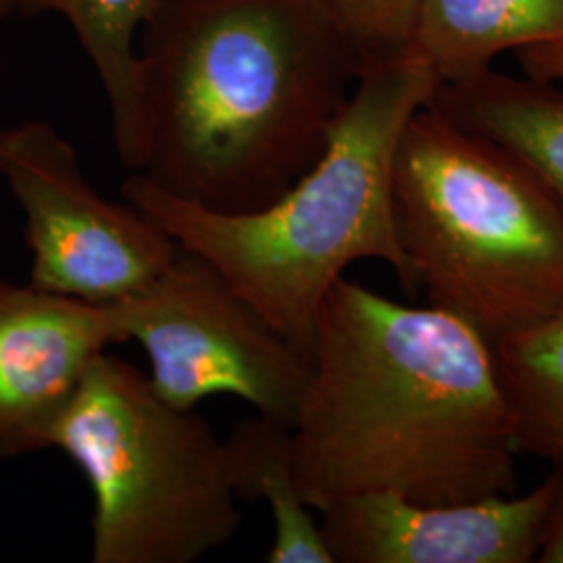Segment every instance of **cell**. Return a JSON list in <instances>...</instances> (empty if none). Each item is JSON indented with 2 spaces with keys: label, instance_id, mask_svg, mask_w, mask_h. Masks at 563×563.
I'll use <instances>...</instances> for the list:
<instances>
[{
  "label": "cell",
  "instance_id": "cell-18",
  "mask_svg": "<svg viewBox=\"0 0 563 563\" xmlns=\"http://www.w3.org/2000/svg\"><path fill=\"white\" fill-rule=\"evenodd\" d=\"M15 9V0H0V23Z\"/></svg>",
  "mask_w": 563,
  "mask_h": 563
},
{
  "label": "cell",
  "instance_id": "cell-4",
  "mask_svg": "<svg viewBox=\"0 0 563 563\" xmlns=\"http://www.w3.org/2000/svg\"><path fill=\"white\" fill-rule=\"evenodd\" d=\"M393 222L428 305L490 346L563 307V201L522 159L426 102L402 128Z\"/></svg>",
  "mask_w": 563,
  "mask_h": 563
},
{
  "label": "cell",
  "instance_id": "cell-2",
  "mask_svg": "<svg viewBox=\"0 0 563 563\" xmlns=\"http://www.w3.org/2000/svg\"><path fill=\"white\" fill-rule=\"evenodd\" d=\"M139 53L141 174L216 213L263 209L311 169L363 69L318 0H157Z\"/></svg>",
  "mask_w": 563,
  "mask_h": 563
},
{
  "label": "cell",
  "instance_id": "cell-15",
  "mask_svg": "<svg viewBox=\"0 0 563 563\" xmlns=\"http://www.w3.org/2000/svg\"><path fill=\"white\" fill-rule=\"evenodd\" d=\"M362 65L405 53L411 42L418 0H318Z\"/></svg>",
  "mask_w": 563,
  "mask_h": 563
},
{
  "label": "cell",
  "instance_id": "cell-5",
  "mask_svg": "<svg viewBox=\"0 0 563 563\" xmlns=\"http://www.w3.org/2000/svg\"><path fill=\"white\" fill-rule=\"evenodd\" d=\"M92 495V563H195L239 532L223 439L104 351L55 428Z\"/></svg>",
  "mask_w": 563,
  "mask_h": 563
},
{
  "label": "cell",
  "instance_id": "cell-14",
  "mask_svg": "<svg viewBox=\"0 0 563 563\" xmlns=\"http://www.w3.org/2000/svg\"><path fill=\"white\" fill-rule=\"evenodd\" d=\"M520 453L563 463V307L493 344Z\"/></svg>",
  "mask_w": 563,
  "mask_h": 563
},
{
  "label": "cell",
  "instance_id": "cell-9",
  "mask_svg": "<svg viewBox=\"0 0 563 563\" xmlns=\"http://www.w3.org/2000/svg\"><path fill=\"white\" fill-rule=\"evenodd\" d=\"M121 339L118 305L0 278V462L53 449L92 363Z\"/></svg>",
  "mask_w": 563,
  "mask_h": 563
},
{
  "label": "cell",
  "instance_id": "cell-1",
  "mask_svg": "<svg viewBox=\"0 0 563 563\" xmlns=\"http://www.w3.org/2000/svg\"><path fill=\"white\" fill-rule=\"evenodd\" d=\"M516 418L493 346L460 318L341 278L323 301L292 423L302 501L360 493L418 504L514 495Z\"/></svg>",
  "mask_w": 563,
  "mask_h": 563
},
{
  "label": "cell",
  "instance_id": "cell-12",
  "mask_svg": "<svg viewBox=\"0 0 563 563\" xmlns=\"http://www.w3.org/2000/svg\"><path fill=\"white\" fill-rule=\"evenodd\" d=\"M157 0H15L30 15L55 13L69 23L101 81L121 165L141 174L146 162L142 107V27Z\"/></svg>",
  "mask_w": 563,
  "mask_h": 563
},
{
  "label": "cell",
  "instance_id": "cell-8",
  "mask_svg": "<svg viewBox=\"0 0 563 563\" xmlns=\"http://www.w3.org/2000/svg\"><path fill=\"white\" fill-rule=\"evenodd\" d=\"M553 476L534 490L467 504H418L376 490L320 511L334 563L537 562Z\"/></svg>",
  "mask_w": 563,
  "mask_h": 563
},
{
  "label": "cell",
  "instance_id": "cell-13",
  "mask_svg": "<svg viewBox=\"0 0 563 563\" xmlns=\"http://www.w3.org/2000/svg\"><path fill=\"white\" fill-rule=\"evenodd\" d=\"M228 474L239 504L269 507L274 539L269 563H334L313 509L302 501L292 462V426L255 413L223 441Z\"/></svg>",
  "mask_w": 563,
  "mask_h": 563
},
{
  "label": "cell",
  "instance_id": "cell-7",
  "mask_svg": "<svg viewBox=\"0 0 563 563\" xmlns=\"http://www.w3.org/2000/svg\"><path fill=\"white\" fill-rule=\"evenodd\" d=\"M0 178L23 216L36 288L111 305L151 286L178 253L136 207L99 195L78 148L48 121L0 128Z\"/></svg>",
  "mask_w": 563,
  "mask_h": 563
},
{
  "label": "cell",
  "instance_id": "cell-17",
  "mask_svg": "<svg viewBox=\"0 0 563 563\" xmlns=\"http://www.w3.org/2000/svg\"><path fill=\"white\" fill-rule=\"evenodd\" d=\"M523 74L537 80L563 84V41L544 42L516 53Z\"/></svg>",
  "mask_w": 563,
  "mask_h": 563
},
{
  "label": "cell",
  "instance_id": "cell-11",
  "mask_svg": "<svg viewBox=\"0 0 563 563\" xmlns=\"http://www.w3.org/2000/svg\"><path fill=\"white\" fill-rule=\"evenodd\" d=\"M428 102L514 153L563 201V90L558 84L488 69L472 80L439 86Z\"/></svg>",
  "mask_w": 563,
  "mask_h": 563
},
{
  "label": "cell",
  "instance_id": "cell-10",
  "mask_svg": "<svg viewBox=\"0 0 563 563\" xmlns=\"http://www.w3.org/2000/svg\"><path fill=\"white\" fill-rule=\"evenodd\" d=\"M563 41V0H418L409 51L439 86L472 80L504 53Z\"/></svg>",
  "mask_w": 563,
  "mask_h": 563
},
{
  "label": "cell",
  "instance_id": "cell-3",
  "mask_svg": "<svg viewBox=\"0 0 563 563\" xmlns=\"http://www.w3.org/2000/svg\"><path fill=\"white\" fill-rule=\"evenodd\" d=\"M437 88L430 67L409 48L365 65L322 157L257 211H207L142 174L123 180L121 199L211 263L311 362L323 301L349 265L386 263L409 297L420 292L397 241L390 178L405 123Z\"/></svg>",
  "mask_w": 563,
  "mask_h": 563
},
{
  "label": "cell",
  "instance_id": "cell-16",
  "mask_svg": "<svg viewBox=\"0 0 563 563\" xmlns=\"http://www.w3.org/2000/svg\"><path fill=\"white\" fill-rule=\"evenodd\" d=\"M551 476H553V497L547 509L541 547L537 553L539 563H563V463L555 465Z\"/></svg>",
  "mask_w": 563,
  "mask_h": 563
},
{
  "label": "cell",
  "instance_id": "cell-6",
  "mask_svg": "<svg viewBox=\"0 0 563 563\" xmlns=\"http://www.w3.org/2000/svg\"><path fill=\"white\" fill-rule=\"evenodd\" d=\"M115 305L121 339L144 349L163 401L195 409L225 395L255 413L297 420L309 362L197 253L178 246L157 280Z\"/></svg>",
  "mask_w": 563,
  "mask_h": 563
}]
</instances>
